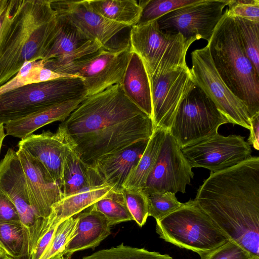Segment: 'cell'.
I'll return each instance as SVG.
<instances>
[{"mask_svg": "<svg viewBox=\"0 0 259 259\" xmlns=\"http://www.w3.org/2000/svg\"><path fill=\"white\" fill-rule=\"evenodd\" d=\"M198 0H148L141 1L142 12L137 24L156 20L165 14L196 2Z\"/></svg>", "mask_w": 259, "mask_h": 259, "instance_id": "obj_32", "label": "cell"}, {"mask_svg": "<svg viewBox=\"0 0 259 259\" xmlns=\"http://www.w3.org/2000/svg\"><path fill=\"white\" fill-rule=\"evenodd\" d=\"M18 146L25 149L41 165L48 177L59 186L65 156L73 149L62 129L44 131L21 140Z\"/></svg>", "mask_w": 259, "mask_h": 259, "instance_id": "obj_18", "label": "cell"}, {"mask_svg": "<svg viewBox=\"0 0 259 259\" xmlns=\"http://www.w3.org/2000/svg\"><path fill=\"white\" fill-rule=\"evenodd\" d=\"M229 0H198L164 15L157 20L163 31L181 33L186 38L208 42L222 18Z\"/></svg>", "mask_w": 259, "mask_h": 259, "instance_id": "obj_12", "label": "cell"}, {"mask_svg": "<svg viewBox=\"0 0 259 259\" xmlns=\"http://www.w3.org/2000/svg\"><path fill=\"white\" fill-rule=\"evenodd\" d=\"M87 96L79 77L27 84L0 95V122L4 124L53 105Z\"/></svg>", "mask_w": 259, "mask_h": 259, "instance_id": "obj_7", "label": "cell"}, {"mask_svg": "<svg viewBox=\"0 0 259 259\" xmlns=\"http://www.w3.org/2000/svg\"><path fill=\"white\" fill-rule=\"evenodd\" d=\"M1 251V250H0Z\"/></svg>", "mask_w": 259, "mask_h": 259, "instance_id": "obj_46", "label": "cell"}, {"mask_svg": "<svg viewBox=\"0 0 259 259\" xmlns=\"http://www.w3.org/2000/svg\"><path fill=\"white\" fill-rule=\"evenodd\" d=\"M149 82L154 128L169 131L180 104L195 86L190 69L173 71Z\"/></svg>", "mask_w": 259, "mask_h": 259, "instance_id": "obj_15", "label": "cell"}, {"mask_svg": "<svg viewBox=\"0 0 259 259\" xmlns=\"http://www.w3.org/2000/svg\"><path fill=\"white\" fill-rule=\"evenodd\" d=\"M191 167L215 172L233 166L251 157V149L244 137L219 133L181 149Z\"/></svg>", "mask_w": 259, "mask_h": 259, "instance_id": "obj_13", "label": "cell"}, {"mask_svg": "<svg viewBox=\"0 0 259 259\" xmlns=\"http://www.w3.org/2000/svg\"><path fill=\"white\" fill-rule=\"evenodd\" d=\"M227 123L212 100L195 85L180 104L169 131L182 149L217 134L219 127Z\"/></svg>", "mask_w": 259, "mask_h": 259, "instance_id": "obj_8", "label": "cell"}, {"mask_svg": "<svg viewBox=\"0 0 259 259\" xmlns=\"http://www.w3.org/2000/svg\"><path fill=\"white\" fill-rule=\"evenodd\" d=\"M0 259H11L7 255L0 251Z\"/></svg>", "mask_w": 259, "mask_h": 259, "instance_id": "obj_44", "label": "cell"}, {"mask_svg": "<svg viewBox=\"0 0 259 259\" xmlns=\"http://www.w3.org/2000/svg\"><path fill=\"white\" fill-rule=\"evenodd\" d=\"M120 84L127 97L152 118V106L149 77L142 60L134 52L132 51Z\"/></svg>", "mask_w": 259, "mask_h": 259, "instance_id": "obj_23", "label": "cell"}, {"mask_svg": "<svg viewBox=\"0 0 259 259\" xmlns=\"http://www.w3.org/2000/svg\"><path fill=\"white\" fill-rule=\"evenodd\" d=\"M194 200L229 240L259 259L258 156L210 172Z\"/></svg>", "mask_w": 259, "mask_h": 259, "instance_id": "obj_2", "label": "cell"}, {"mask_svg": "<svg viewBox=\"0 0 259 259\" xmlns=\"http://www.w3.org/2000/svg\"><path fill=\"white\" fill-rule=\"evenodd\" d=\"M6 135H7L5 133V131L4 129V124L0 122V153L3 141Z\"/></svg>", "mask_w": 259, "mask_h": 259, "instance_id": "obj_43", "label": "cell"}, {"mask_svg": "<svg viewBox=\"0 0 259 259\" xmlns=\"http://www.w3.org/2000/svg\"><path fill=\"white\" fill-rule=\"evenodd\" d=\"M92 206L107 218L111 226L133 220L122 191L115 192L112 190Z\"/></svg>", "mask_w": 259, "mask_h": 259, "instance_id": "obj_29", "label": "cell"}, {"mask_svg": "<svg viewBox=\"0 0 259 259\" xmlns=\"http://www.w3.org/2000/svg\"><path fill=\"white\" fill-rule=\"evenodd\" d=\"M148 141L137 142L117 153L104 156L91 167L113 191L121 192L124 183L138 164Z\"/></svg>", "mask_w": 259, "mask_h": 259, "instance_id": "obj_20", "label": "cell"}, {"mask_svg": "<svg viewBox=\"0 0 259 259\" xmlns=\"http://www.w3.org/2000/svg\"><path fill=\"white\" fill-rule=\"evenodd\" d=\"M13 0H0V42L9 23Z\"/></svg>", "mask_w": 259, "mask_h": 259, "instance_id": "obj_41", "label": "cell"}, {"mask_svg": "<svg viewBox=\"0 0 259 259\" xmlns=\"http://www.w3.org/2000/svg\"><path fill=\"white\" fill-rule=\"evenodd\" d=\"M52 259H66L63 254H60Z\"/></svg>", "mask_w": 259, "mask_h": 259, "instance_id": "obj_45", "label": "cell"}, {"mask_svg": "<svg viewBox=\"0 0 259 259\" xmlns=\"http://www.w3.org/2000/svg\"><path fill=\"white\" fill-rule=\"evenodd\" d=\"M192 169L176 140L166 131L157 160L143 190L184 193L194 177Z\"/></svg>", "mask_w": 259, "mask_h": 259, "instance_id": "obj_14", "label": "cell"}, {"mask_svg": "<svg viewBox=\"0 0 259 259\" xmlns=\"http://www.w3.org/2000/svg\"><path fill=\"white\" fill-rule=\"evenodd\" d=\"M52 0H13L0 42V87L29 61L44 60L57 29Z\"/></svg>", "mask_w": 259, "mask_h": 259, "instance_id": "obj_3", "label": "cell"}, {"mask_svg": "<svg viewBox=\"0 0 259 259\" xmlns=\"http://www.w3.org/2000/svg\"><path fill=\"white\" fill-rule=\"evenodd\" d=\"M131 53L130 44L117 50L102 48L74 62L49 69L81 78L88 96L120 83Z\"/></svg>", "mask_w": 259, "mask_h": 259, "instance_id": "obj_9", "label": "cell"}, {"mask_svg": "<svg viewBox=\"0 0 259 259\" xmlns=\"http://www.w3.org/2000/svg\"><path fill=\"white\" fill-rule=\"evenodd\" d=\"M20 221L17 209L12 200L0 191V222Z\"/></svg>", "mask_w": 259, "mask_h": 259, "instance_id": "obj_39", "label": "cell"}, {"mask_svg": "<svg viewBox=\"0 0 259 259\" xmlns=\"http://www.w3.org/2000/svg\"><path fill=\"white\" fill-rule=\"evenodd\" d=\"M122 193L133 220L140 227L149 217V206L146 193L143 189L123 188Z\"/></svg>", "mask_w": 259, "mask_h": 259, "instance_id": "obj_35", "label": "cell"}, {"mask_svg": "<svg viewBox=\"0 0 259 259\" xmlns=\"http://www.w3.org/2000/svg\"><path fill=\"white\" fill-rule=\"evenodd\" d=\"M156 221V232L160 238L195 252L200 257L229 241L194 199Z\"/></svg>", "mask_w": 259, "mask_h": 259, "instance_id": "obj_5", "label": "cell"}, {"mask_svg": "<svg viewBox=\"0 0 259 259\" xmlns=\"http://www.w3.org/2000/svg\"><path fill=\"white\" fill-rule=\"evenodd\" d=\"M227 6L229 15L259 22L258 0H229Z\"/></svg>", "mask_w": 259, "mask_h": 259, "instance_id": "obj_37", "label": "cell"}, {"mask_svg": "<svg viewBox=\"0 0 259 259\" xmlns=\"http://www.w3.org/2000/svg\"><path fill=\"white\" fill-rule=\"evenodd\" d=\"M195 40L162 31L156 20L132 26L129 44L142 60L149 79L187 67V53Z\"/></svg>", "mask_w": 259, "mask_h": 259, "instance_id": "obj_6", "label": "cell"}, {"mask_svg": "<svg viewBox=\"0 0 259 259\" xmlns=\"http://www.w3.org/2000/svg\"><path fill=\"white\" fill-rule=\"evenodd\" d=\"M207 45L221 78L245 105L250 118L259 113V73L246 55L227 9Z\"/></svg>", "mask_w": 259, "mask_h": 259, "instance_id": "obj_4", "label": "cell"}, {"mask_svg": "<svg viewBox=\"0 0 259 259\" xmlns=\"http://www.w3.org/2000/svg\"><path fill=\"white\" fill-rule=\"evenodd\" d=\"M111 190V187L106 183L92 185L63 198L52 207L48 219V228L56 226L65 220L76 215Z\"/></svg>", "mask_w": 259, "mask_h": 259, "instance_id": "obj_24", "label": "cell"}, {"mask_svg": "<svg viewBox=\"0 0 259 259\" xmlns=\"http://www.w3.org/2000/svg\"><path fill=\"white\" fill-rule=\"evenodd\" d=\"M44 66L42 60L25 63L17 74L0 87V95L24 85L35 83V75L39 68Z\"/></svg>", "mask_w": 259, "mask_h": 259, "instance_id": "obj_36", "label": "cell"}, {"mask_svg": "<svg viewBox=\"0 0 259 259\" xmlns=\"http://www.w3.org/2000/svg\"><path fill=\"white\" fill-rule=\"evenodd\" d=\"M57 18V31L43 60L45 68L70 63L103 48L64 17Z\"/></svg>", "mask_w": 259, "mask_h": 259, "instance_id": "obj_16", "label": "cell"}, {"mask_svg": "<svg viewBox=\"0 0 259 259\" xmlns=\"http://www.w3.org/2000/svg\"><path fill=\"white\" fill-rule=\"evenodd\" d=\"M28 232L20 221L0 222V250L11 259H30Z\"/></svg>", "mask_w": 259, "mask_h": 259, "instance_id": "obj_28", "label": "cell"}, {"mask_svg": "<svg viewBox=\"0 0 259 259\" xmlns=\"http://www.w3.org/2000/svg\"><path fill=\"white\" fill-rule=\"evenodd\" d=\"M0 191L14 203L20 221L28 232L31 257L39 239L48 230V221L38 217L30 205L25 175L17 152L11 148L0 161Z\"/></svg>", "mask_w": 259, "mask_h": 259, "instance_id": "obj_11", "label": "cell"}, {"mask_svg": "<svg viewBox=\"0 0 259 259\" xmlns=\"http://www.w3.org/2000/svg\"><path fill=\"white\" fill-rule=\"evenodd\" d=\"M104 183L94 168L85 163L73 149L65 156L59 184L62 198L89 186Z\"/></svg>", "mask_w": 259, "mask_h": 259, "instance_id": "obj_25", "label": "cell"}, {"mask_svg": "<svg viewBox=\"0 0 259 259\" xmlns=\"http://www.w3.org/2000/svg\"><path fill=\"white\" fill-rule=\"evenodd\" d=\"M233 17L245 53L259 73V22Z\"/></svg>", "mask_w": 259, "mask_h": 259, "instance_id": "obj_30", "label": "cell"}, {"mask_svg": "<svg viewBox=\"0 0 259 259\" xmlns=\"http://www.w3.org/2000/svg\"><path fill=\"white\" fill-rule=\"evenodd\" d=\"M18 147L16 152L25 175L30 205L38 217L48 222L52 206L62 198L60 187L48 177L35 159Z\"/></svg>", "mask_w": 259, "mask_h": 259, "instance_id": "obj_19", "label": "cell"}, {"mask_svg": "<svg viewBox=\"0 0 259 259\" xmlns=\"http://www.w3.org/2000/svg\"><path fill=\"white\" fill-rule=\"evenodd\" d=\"M58 225L50 228L39 239L31 255V259H40L51 242Z\"/></svg>", "mask_w": 259, "mask_h": 259, "instance_id": "obj_40", "label": "cell"}, {"mask_svg": "<svg viewBox=\"0 0 259 259\" xmlns=\"http://www.w3.org/2000/svg\"><path fill=\"white\" fill-rule=\"evenodd\" d=\"M201 259H255L248 251L229 240Z\"/></svg>", "mask_w": 259, "mask_h": 259, "instance_id": "obj_38", "label": "cell"}, {"mask_svg": "<svg viewBox=\"0 0 259 259\" xmlns=\"http://www.w3.org/2000/svg\"><path fill=\"white\" fill-rule=\"evenodd\" d=\"M57 14L65 18L91 39L109 49L107 44L127 26L107 19L93 11L87 1L52 0Z\"/></svg>", "mask_w": 259, "mask_h": 259, "instance_id": "obj_17", "label": "cell"}, {"mask_svg": "<svg viewBox=\"0 0 259 259\" xmlns=\"http://www.w3.org/2000/svg\"><path fill=\"white\" fill-rule=\"evenodd\" d=\"M250 135L247 140L249 145H252L253 148L259 149V113L256 114L250 118Z\"/></svg>", "mask_w": 259, "mask_h": 259, "instance_id": "obj_42", "label": "cell"}, {"mask_svg": "<svg viewBox=\"0 0 259 259\" xmlns=\"http://www.w3.org/2000/svg\"><path fill=\"white\" fill-rule=\"evenodd\" d=\"M166 131L161 127L154 129L140 160L124 183L123 188L143 189L144 188L157 160Z\"/></svg>", "mask_w": 259, "mask_h": 259, "instance_id": "obj_26", "label": "cell"}, {"mask_svg": "<svg viewBox=\"0 0 259 259\" xmlns=\"http://www.w3.org/2000/svg\"><path fill=\"white\" fill-rule=\"evenodd\" d=\"M85 97L59 103L4 124L7 135L23 139L41 127L57 121H63Z\"/></svg>", "mask_w": 259, "mask_h": 259, "instance_id": "obj_22", "label": "cell"}, {"mask_svg": "<svg viewBox=\"0 0 259 259\" xmlns=\"http://www.w3.org/2000/svg\"><path fill=\"white\" fill-rule=\"evenodd\" d=\"M78 219L76 216L69 218L58 224L53 237L40 259H52L63 254L68 242L74 237Z\"/></svg>", "mask_w": 259, "mask_h": 259, "instance_id": "obj_33", "label": "cell"}, {"mask_svg": "<svg viewBox=\"0 0 259 259\" xmlns=\"http://www.w3.org/2000/svg\"><path fill=\"white\" fill-rule=\"evenodd\" d=\"M149 206V216L160 220L180 207L183 204L177 199L175 194L167 191L145 192Z\"/></svg>", "mask_w": 259, "mask_h": 259, "instance_id": "obj_34", "label": "cell"}, {"mask_svg": "<svg viewBox=\"0 0 259 259\" xmlns=\"http://www.w3.org/2000/svg\"><path fill=\"white\" fill-rule=\"evenodd\" d=\"M87 3L95 12L110 21L132 27L139 21L142 8L135 0H90Z\"/></svg>", "mask_w": 259, "mask_h": 259, "instance_id": "obj_27", "label": "cell"}, {"mask_svg": "<svg viewBox=\"0 0 259 259\" xmlns=\"http://www.w3.org/2000/svg\"><path fill=\"white\" fill-rule=\"evenodd\" d=\"M75 234L68 242L64 252L66 259L72 254L87 249H94L111 233L107 218L91 205L77 214Z\"/></svg>", "mask_w": 259, "mask_h": 259, "instance_id": "obj_21", "label": "cell"}, {"mask_svg": "<svg viewBox=\"0 0 259 259\" xmlns=\"http://www.w3.org/2000/svg\"><path fill=\"white\" fill-rule=\"evenodd\" d=\"M191 58L190 71L195 84L212 100L229 122L249 130L250 117L247 108L221 78L212 62L207 45L193 51Z\"/></svg>", "mask_w": 259, "mask_h": 259, "instance_id": "obj_10", "label": "cell"}, {"mask_svg": "<svg viewBox=\"0 0 259 259\" xmlns=\"http://www.w3.org/2000/svg\"><path fill=\"white\" fill-rule=\"evenodd\" d=\"M82 259H172L168 254L126 246L121 243L116 247L98 250Z\"/></svg>", "mask_w": 259, "mask_h": 259, "instance_id": "obj_31", "label": "cell"}, {"mask_svg": "<svg viewBox=\"0 0 259 259\" xmlns=\"http://www.w3.org/2000/svg\"><path fill=\"white\" fill-rule=\"evenodd\" d=\"M81 160L92 166L101 158L149 140L152 118L117 83L87 96L59 125Z\"/></svg>", "mask_w": 259, "mask_h": 259, "instance_id": "obj_1", "label": "cell"}]
</instances>
